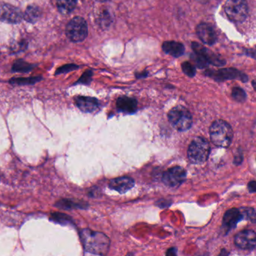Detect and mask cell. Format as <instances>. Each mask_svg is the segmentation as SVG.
Segmentation results:
<instances>
[{"label": "cell", "instance_id": "cell-1", "mask_svg": "<svg viewBox=\"0 0 256 256\" xmlns=\"http://www.w3.org/2000/svg\"><path fill=\"white\" fill-rule=\"evenodd\" d=\"M80 237L85 251L92 254L105 256L109 253L110 241L106 234L88 228L80 231Z\"/></svg>", "mask_w": 256, "mask_h": 256}, {"label": "cell", "instance_id": "cell-2", "mask_svg": "<svg viewBox=\"0 0 256 256\" xmlns=\"http://www.w3.org/2000/svg\"><path fill=\"white\" fill-rule=\"evenodd\" d=\"M210 136L214 145L227 148L232 142L234 132L229 123L222 119H217L210 127Z\"/></svg>", "mask_w": 256, "mask_h": 256}, {"label": "cell", "instance_id": "cell-3", "mask_svg": "<svg viewBox=\"0 0 256 256\" xmlns=\"http://www.w3.org/2000/svg\"><path fill=\"white\" fill-rule=\"evenodd\" d=\"M211 146L206 139L197 137L189 145L187 156L189 162L195 165L204 163L209 157Z\"/></svg>", "mask_w": 256, "mask_h": 256}, {"label": "cell", "instance_id": "cell-4", "mask_svg": "<svg viewBox=\"0 0 256 256\" xmlns=\"http://www.w3.org/2000/svg\"><path fill=\"white\" fill-rule=\"evenodd\" d=\"M168 121L179 132H185L190 129L192 124V116L186 108L176 106L168 113Z\"/></svg>", "mask_w": 256, "mask_h": 256}, {"label": "cell", "instance_id": "cell-5", "mask_svg": "<svg viewBox=\"0 0 256 256\" xmlns=\"http://www.w3.org/2000/svg\"><path fill=\"white\" fill-rule=\"evenodd\" d=\"M224 9L228 19L233 22H243L248 16L247 0H227Z\"/></svg>", "mask_w": 256, "mask_h": 256}, {"label": "cell", "instance_id": "cell-6", "mask_svg": "<svg viewBox=\"0 0 256 256\" xmlns=\"http://www.w3.org/2000/svg\"><path fill=\"white\" fill-rule=\"evenodd\" d=\"M88 28L86 21L80 17L73 18L66 27L68 38L74 42H80L87 38Z\"/></svg>", "mask_w": 256, "mask_h": 256}, {"label": "cell", "instance_id": "cell-7", "mask_svg": "<svg viewBox=\"0 0 256 256\" xmlns=\"http://www.w3.org/2000/svg\"><path fill=\"white\" fill-rule=\"evenodd\" d=\"M204 73L207 76L217 81H224L234 79H240L243 82H247L248 80V77L245 74H243L241 72L232 68L220 69L219 70H207Z\"/></svg>", "mask_w": 256, "mask_h": 256}, {"label": "cell", "instance_id": "cell-8", "mask_svg": "<svg viewBox=\"0 0 256 256\" xmlns=\"http://www.w3.org/2000/svg\"><path fill=\"white\" fill-rule=\"evenodd\" d=\"M186 178V172L182 167L175 166L169 168L162 175V182L169 187L181 185Z\"/></svg>", "mask_w": 256, "mask_h": 256}, {"label": "cell", "instance_id": "cell-9", "mask_svg": "<svg viewBox=\"0 0 256 256\" xmlns=\"http://www.w3.org/2000/svg\"><path fill=\"white\" fill-rule=\"evenodd\" d=\"M23 19L21 10L7 3H0V21L8 24H18Z\"/></svg>", "mask_w": 256, "mask_h": 256}, {"label": "cell", "instance_id": "cell-10", "mask_svg": "<svg viewBox=\"0 0 256 256\" xmlns=\"http://www.w3.org/2000/svg\"><path fill=\"white\" fill-rule=\"evenodd\" d=\"M234 244L244 250H254L256 244V234L253 230H244L234 237Z\"/></svg>", "mask_w": 256, "mask_h": 256}, {"label": "cell", "instance_id": "cell-11", "mask_svg": "<svg viewBox=\"0 0 256 256\" xmlns=\"http://www.w3.org/2000/svg\"><path fill=\"white\" fill-rule=\"evenodd\" d=\"M192 47L193 49L194 52L198 53L204 56V58L206 59L208 64L213 65L216 66H223L225 65V60L221 58L218 54L212 52L211 50H208L207 47L200 44L198 42H192Z\"/></svg>", "mask_w": 256, "mask_h": 256}, {"label": "cell", "instance_id": "cell-12", "mask_svg": "<svg viewBox=\"0 0 256 256\" xmlns=\"http://www.w3.org/2000/svg\"><path fill=\"white\" fill-rule=\"evenodd\" d=\"M198 38L204 44L213 45L217 41V36L214 27L208 23H201L196 27Z\"/></svg>", "mask_w": 256, "mask_h": 256}, {"label": "cell", "instance_id": "cell-13", "mask_svg": "<svg viewBox=\"0 0 256 256\" xmlns=\"http://www.w3.org/2000/svg\"><path fill=\"white\" fill-rule=\"evenodd\" d=\"M242 219H246L244 209L243 208L241 209L232 208V209L227 211L224 215L222 226L225 228V231H230L235 228L239 221Z\"/></svg>", "mask_w": 256, "mask_h": 256}, {"label": "cell", "instance_id": "cell-14", "mask_svg": "<svg viewBox=\"0 0 256 256\" xmlns=\"http://www.w3.org/2000/svg\"><path fill=\"white\" fill-rule=\"evenodd\" d=\"M109 188L120 194L126 193L135 186V181L129 177L114 178L109 182Z\"/></svg>", "mask_w": 256, "mask_h": 256}, {"label": "cell", "instance_id": "cell-15", "mask_svg": "<svg viewBox=\"0 0 256 256\" xmlns=\"http://www.w3.org/2000/svg\"><path fill=\"white\" fill-rule=\"evenodd\" d=\"M75 104L81 111L85 113H93L97 110L100 106L98 99L88 96H77L75 99Z\"/></svg>", "mask_w": 256, "mask_h": 256}, {"label": "cell", "instance_id": "cell-16", "mask_svg": "<svg viewBox=\"0 0 256 256\" xmlns=\"http://www.w3.org/2000/svg\"><path fill=\"white\" fill-rule=\"evenodd\" d=\"M116 107L119 111L133 113L137 110L138 102L134 98L122 96L116 101Z\"/></svg>", "mask_w": 256, "mask_h": 256}, {"label": "cell", "instance_id": "cell-17", "mask_svg": "<svg viewBox=\"0 0 256 256\" xmlns=\"http://www.w3.org/2000/svg\"><path fill=\"white\" fill-rule=\"evenodd\" d=\"M162 50L165 54L174 57H180L183 55L185 47L182 43L178 41H167L162 44Z\"/></svg>", "mask_w": 256, "mask_h": 256}, {"label": "cell", "instance_id": "cell-18", "mask_svg": "<svg viewBox=\"0 0 256 256\" xmlns=\"http://www.w3.org/2000/svg\"><path fill=\"white\" fill-rule=\"evenodd\" d=\"M57 208H62V209H72V208H84L86 207V204L84 202H80V201H75L73 199H62L57 201L56 204Z\"/></svg>", "mask_w": 256, "mask_h": 256}, {"label": "cell", "instance_id": "cell-19", "mask_svg": "<svg viewBox=\"0 0 256 256\" xmlns=\"http://www.w3.org/2000/svg\"><path fill=\"white\" fill-rule=\"evenodd\" d=\"M41 14V10L38 6L31 5V6H29L26 10L24 18L28 22L35 23L39 19Z\"/></svg>", "mask_w": 256, "mask_h": 256}, {"label": "cell", "instance_id": "cell-20", "mask_svg": "<svg viewBox=\"0 0 256 256\" xmlns=\"http://www.w3.org/2000/svg\"><path fill=\"white\" fill-rule=\"evenodd\" d=\"M77 0H57V8L63 14H70L76 6Z\"/></svg>", "mask_w": 256, "mask_h": 256}, {"label": "cell", "instance_id": "cell-21", "mask_svg": "<svg viewBox=\"0 0 256 256\" xmlns=\"http://www.w3.org/2000/svg\"><path fill=\"white\" fill-rule=\"evenodd\" d=\"M51 221H54L57 223L62 224V225H69L71 223L72 219L69 216L64 214H60V213H54L51 214L50 217Z\"/></svg>", "mask_w": 256, "mask_h": 256}, {"label": "cell", "instance_id": "cell-22", "mask_svg": "<svg viewBox=\"0 0 256 256\" xmlns=\"http://www.w3.org/2000/svg\"><path fill=\"white\" fill-rule=\"evenodd\" d=\"M191 60L194 62L195 66L199 69H204V68L208 67V63L207 62L206 59L204 58V56L198 53L194 52L191 55Z\"/></svg>", "mask_w": 256, "mask_h": 256}, {"label": "cell", "instance_id": "cell-23", "mask_svg": "<svg viewBox=\"0 0 256 256\" xmlns=\"http://www.w3.org/2000/svg\"><path fill=\"white\" fill-rule=\"evenodd\" d=\"M41 80L40 77H27V78H12L10 83L14 85L33 84Z\"/></svg>", "mask_w": 256, "mask_h": 256}, {"label": "cell", "instance_id": "cell-24", "mask_svg": "<svg viewBox=\"0 0 256 256\" xmlns=\"http://www.w3.org/2000/svg\"><path fill=\"white\" fill-rule=\"evenodd\" d=\"M33 69L31 65L22 61V60H18L15 62L14 66H13V70L14 72H19V73H27Z\"/></svg>", "mask_w": 256, "mask_h": 256}, {"label": "cell", "instance_id": "cell-25", "mask_svg": "<svg viewBox=\"0 0 256 256\" xmlns=\"http://www.w3.org/2000/svg\"><path fill=\"white\" fill-rule=\"evenodd\" d=\"M233 99L238 102H244L247 99L246 92L241 87H234L231 93Z\"/></svg>", "mask_w": 256, "mask_h": 256}, {"label": "cell", "instance_id": "cell-26", "mask_svg": "<svg viewBox=\"0 0 256 256\" xmlns=\"http://www.w3.org/2000/svg\"><path fill=\"white\" fill-rule=\"evenodd\" d=\"M182 70L184 74L190 77H193L196 74V69L189 62H184L182 63Z\"/></svg>", "mask_w": 256, "mask_h": 256}, {"label": "cell", "instance_id": "cell-27", "mask_svg": "<svg viewBox=\"0 0 256 256\" xmlns=\"http://www.w3.org/2000/svg\"><path fill=\"white\" fill-rule=\"evenodd\" d=\"M99 24L103 27H108L110 25L112 22V17L110 13L108 10H105L99 16Z\"/></svg>", "mask_w": 256, "mask_h": 256}, {"label": "cell", "instance_id": "cell-28", "mask_svg": "<svg viewBox=\"0 0 256 256\" xmlns=\"http://www.w3.org/2000/svg\"><path fill=\"white\" fill-rule=\"evenodd\" d=\"M77 66H74V65H68V66H63V67L60 68V70H57L56 74H61V73H65L66 72H70L72 70H76Z\"/></svg>", "mask_w": 256, "mask_h": 256}, {"label": "cell", "instance_id": "cell-29", "mask_svg": "<svg viewBox=\"0 0 256 256\" xmlns=\"http://www.w3.org/2000/svg\"><path fill=\"white\" fill-rule=\"evenodd\" d=\"M91 72H87V73H84L83 75L80 77V80H78V83H86V84H87V83H90V80H91Z\"/></svg>", "mask_w": 256, "mask_h": 256}, {"label": "cell", "instance_id": "cell-30", "mask_svg": "<svg viewBox=\"0 0 256 256\" xmlns=\"http://www.w3.org/2000/svg\"><path fill=\"white\" fill-rule=\"evenodd\" d=\"M248 189L249 191H250L251 193H254L256 191V181H251V182L249 183L248 184Z\"/></svg>", "mask_w": 256, "mask_h": 256}, {"label": "cell", "instance_id": "cell-31", "mask_svg": "<svg viewBox=\"0 0 256 256\" xmlns=\"http://www.w3.org/2000/svg\"><path fill=\"white\" fill-rule=\"evenodd\" d=\"M99 2H106V1H109V0H97Z\"/></svg>", "mask_w": 256, "mask_h": 256}]
</instances>
